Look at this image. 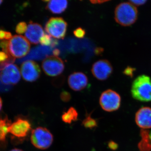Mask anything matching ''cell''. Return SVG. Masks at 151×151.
Instances as JSON below:
<instances>
[{
    "instance_id": "obj_34",
    "label": "cell",
    "mask_w": 151,
    "mask_h": 151,
    "mask_svg": "<svg viewBox=\"0 0 151 151\" xmlns=\"http://www.w3.org/2000/svg\"><path fill=\"white\" fill-rule=\"evenodd\" d=\"M3 2V1H1V0H0V5L2 4V3Z\"/></svg>"
},
{
    "instance_id": "obj_14",
    "label": "cell",
    "mask_w": 151,
    "mask_h": 151,
    "mask_svg": "<svg viewBox=\"0 0 151 151\" xmlns=\"http://www.w3.org/2000/svg\"><path fill=\"white\" fill-rule=\"evenodd\" d=\"M136 124L143 129L151 128V108L143 107L137 112L135 116Z\"/></svg>"
},
{
    "instance_id": "obj_20",
    "label": "cell",
    "mask_w": 151,
    "mask_h": 151,
    "mask_svg": "<svg viewBox=\"0 0 151 151\" xmlns=\"http://www.w3.org/2000/svg\"><path fill=\"white\" fill-rule=\"evenodd\" d=\"M27 27L26 23L22 22L19 23L16 27V32L19 34H22L25 33L27 29Z\"/></svg>"
},
{
    "instance_id": "obj_25",
    "label": "cell",
    "mask_w": 151,
    "mask_h": 151,
    "mask_svg": "<svg viewBox=\"0 0 151 151\" xmlns=\"http://www.w3.org/2000/svg\"><path fill=\"white\" fill-rule=\"evenodd\" d=\"M15 60V58H13L5 62L0 63V70H3L9 64L13 63L14 62Z\"/></svg>"
},
{
    "instance_id": "obj_17",
    "label": "cell",
    "mask_w": 151,
    "mask_h": 151,
    "mask_svg": "<svg viewBox=\"0 0 151 151\" xmlns=\"http://www.w3.org/2000/svg\"><path fill=\"white\" fill-rule=\"evenodd\" d=\"M78 115L77 110L73 107H71L67 111L63 113L61 119L65 124H70L78 120Z\"/></svg>"
},
{
    "instance_id": "obj_6",
    "label": "cell",
    "mask_w": 151,
    "mask_h": 151,
    "mask_svg": "<svg viewBox=\"0 0 151 151\" xmlns=\"http://www.w3.org/2000/svg\"><path fill=\"white\" fill-rule=\"evenodd\" d=\"M68 24L61 17H52L45 25V30L49 35L55 39H63L66 35Z\"/></svg>"
},
{
    "instance_id": "obj_16",
    "label": "cell",
    "mask_w": 151,
    "mask_h": 151,
    "mask_svg": "<svg viewBox=\"0 0 151 151\" xmlns=\"http://www.w3.org/2000/svg\"><path fill=\"white\" fill-rule=\"evenodd\" d=\"M12 124L6 115H0V146H4L9 128Z\"/></svg>"
},
{
    "instance_id": "obj_10",
    "label": "cell",
    "mask_w": 151,
    "mask_h": 151,
    "mask_svg": "<svg viewBox=\"0 0 151 151\" xmlns=\"http://www.w3.org/2000/svg\"><path fill=\"white\" fill-rule=\"evenodd\" d=\"M21 73L25 81L28 82H34L37 81L40 77V67L35 61L27 60L23 63L22 64Z\"/></svg>"
},
{
    "instance_id": "obj_28",
    "label": "cell",
    "mask_w": 151,
    "mask_h": 151,
    "mask_svg": "<svg viewBox=\"0 0 151 151\" xmlns=\"http://www.w3.org/2000/svg\"><path fill=\"white\" fill-rule=\"evenodd\" d=\"M108 147L110 149L112 150H116L117 147V144H115V142H110L108 143Z\"/></svg>"
},
{
    "instance_id": "obj_12",
    "label": "cell",
    "mask_w": 151,
    "mask_h": 151,
    "mask_svg": "<svg viewBox=\"0 0 151 151\" xmlns=\"http://www.w3.org/2000/svg\"><path fill=\"white\" fill-rule=\"evenodd\" d=\"M44 34L42 26L32 21L29 22L27 29L25 33V35L27 40L32 44L35 45L40 42L41 38Z\"/></svg>"
},
{
    "instance_id": "obj_9",
    "label": "cell",
    "mask_w": 151,
    "mask_h": 151,
    "mask_svg": "<svg viewBox=\"0 0 151 151\" xmlns=\"http://www.w3.org/2000/svg\"><path fill=\"white\" fill-rule=\"evenodd\" d=\"M21 73L18 67L12 63L6 66L0 72V81L3 84L12 86L19 81Z\"/></svg>"
},
{
    "instance_id": "obj_21",
    "label": "cell",
    "mask_w": 151,
    "mask_h": 151,
    "mask_svg": "<svg viewBox=\"0 0 151 151\" xmlns=\"http://www.w3.org/2000/svg\"><path fill=\"white\" fill-rule=\"evenodd\" d=\"M12 37V35L10 32L0 30V40H10Z\"/></svg>"
},
{
    "instance_id": "obj_13",
    "label": "cell",
    "mask_w": 151,
    "mask_h": 151,
    "mask_svg": "<svg viewBox=\"0 0 151 151\" xmlns=\"http://www.w3.org/2000/svg\"><path fill=\"white\" fill-rule=\"evenodd\" d=\"M68 81L70 89L75 91H80L86 88L88 79L84 73L75 72L69 76Z\"/></svg>"
},
{
    "instance_id": "obj_4",
    "label": "cell",
    "mask_w": 151,
    "mask_h": 151,
    "mask_svg": "<svg viewBox=\"0 0 151 151\" xmlns=\"http://www.w3.org/2000/svg\"><path fill=\"white\" fill-rule=\"evenodd\" d=\"M31 142L34 147L39 150L48 149L53 142V136L51 132L43 127H38L32 131Z\"/></svg>"
},
{
    "instance_id": "obj_3",
    "label": "cell",
    "mask_w": 151,
    "mask_h": 151,
    "mask_svg": "<svg viewBox=\"0 0 151 151\" xmlns=\"http://www.w3.org/2000/svg\"><path fill=\"white\" fill-rule=\"evenodd\" d=\"M31 130L30 121L27 118L19 116L11 124L9 128V133L12 135L13 141L20 143L24 141Z\"/></svg>"
},
{
    "instance_id": "obj_24",
    "label": "cell",
    "mask_w": 151,
    "mask_h": 151,
    "mask_svg": "<svg viewBox=\"0 0 151 151\" xmlns=\"http://www.w3.org/2000/svg\"><path fill=\"white\" fill-rule=\"evenodd\" d=\"M13 58L14 57L5 52L0 51V63L5 62Z\"/></svg>"
},
{
    "instance_id": "obj_7",
    "label": "cell",
    "mask_w": 151,
    "mask_h": 151,
    "mask_svg": "<svg viewBox=\"0 0 151 151\" xmlns=\"http://www.w3.org/2000/svg\"><path fill=\"white\" fill-rule=\"evenodd\" d=\"M101 108L107 112H113L120 107L121 97L117 92L111 89L104 91L101 94L99 100Z\"/></svg>"
},
{
    "instance_id": "obj_22",
    "label": "cell",
    "mask_w": 151,
    "mask_h": 151,
    "mask_svg": "<svg viewBox=\"0 0 151 151\" xmlns=\"http://www.w3.org/2000/svg\"><path fill=\"white\" fill-rule=\"evenodd\" d=\"M73 34L76 37L82 38L84 37L86 34L85 30L81 27H78L73 31Z\"/></svg>"
},
{
    "instance_id": "obj_26",
    "label": "cell",
    "mask_w": 151,
    "mask_h": 151,
    "mask_svg": "<svg viewBox=\"0 0 151 151\" xmlns=\"http://www.w3.org/2000/svg\"><path fill=\"white\" fill-rule=\"evenodd\" d=\"M147 1H130V2L134 5L139 6L145 4Z\"/></svg>"
},
{
    "instance_id": "obj_1",
    "label": "cell",
    "mask_w": 151,
    "mask_h": 151,
    "mask_svg": "<svg viewBox=\"0 0 151 151\" xmlns=\"http://www.w3.org/2000/svg\"><path fill=\"white\" fill-rule=\"evenodd\" d=\"M132 97L143 102L151 101V79L147 76L137 77L133 81L131 89Z\"/></svg>"
},
{
    "instance_id": "obj_29",
    "label": "cell",
    "mask_w": 151,
    "mask_h": 151,
    "mask_svg": "<svg viewBox=\"0 0 151 151\" xmlns=\"http://www.w3.org/2000/svg\"><path fill=\"white\" fill-rule=\"evenodd\" d=\"M108 1H90L92 4H101L103 3L107 2Z\"/></svg>"
},
{
    "instance_id": "obj_11",
    "label": "cell",
    "mask_w": 151,
    "mask_h": 151,
    "mask_svg": "<svg viewBox=\"0 0 151 151\" xmlns=\"http://www.w3.org/2000/svg\"><path fill=\"white\" fill-rule=\"evenodd\" d=\"M113 71V66L107 60H100L94 63L91 69L94 77L100 81L108 79Z\"/></svg>"
},
{
    "instance_id": "obj_32",
    "label": "cell",
    "mask_w": 151,
    "mask_h": 151,
    "mask_svg": "<svg viewBox=\"0 0 151 151\" xmlns=\"http://www.w3.org/2000/svg\"><path fill=\"white\" fill-rule=\"evenodd\" d=\"M3 102L1 98L0 97V111L1 110L2 108Z\"/></svg>"
},
{
    "instance_id": "obj_33",
    "label": "cell",
    "mask_w": 151,
    "mask_h": 151,
    "mask_svg": "<svg viewBox=\"0 0 151 151\" xmlns=\"http://www.w3.org/2000/svg\"><path fill=\"white\" fill-rule=\"evenodd\" d=\"M10 151H23L22 150H21V149H17V148H15L12 149V150H11Z\"/></svg>"
},
{
    "instance_id": "obj_30",
    "label": "cell",
    "mask_w": 151,
    "mask_h": 151,
    "mask_svg": "<svg viewBox=\"0 0 151 151\" xmlns=\"http://www.w3.org/2000/svg\"><path fill=\"white\" fill-rule=\"evenodd\" d=\"M60 53V51L58 49H55L53 50V54L54 56H58L59 55Z\"/></svg>"
},
{
    "instance_id": "obj_8",
    "label": "cell",
    "mask_w": 151,
    "mask_h": 151,
    "mask_svg": "<svg viewBox=\"0 0 151 151\" xmlns=\"http://www.w3.org/2000/svg\"><path fill=\"white\" fill-rule=\"evenodd\" d=\"M42 67L47 75L56 76L63 72L65 65L62 60L58 56L50 55L44 60L42 63Z\"/></svg>"
},
{
    "instance_id": "obj_5",
    "label": "cell",
    "mask_w": 151,
    "mask_h": 151,
    "mask_svg": "<svg viewBox=\"0 0 151 151\" xmlns=\"http://www.w3.org/2000/svg\"><path fill=\"white\" fill-rule=\"evenodd\" d=\"M30 48L29 42L23 36H14L9 41V52L11 55L15 58H20L25 56L29 52Z\"/></svg>"
},
{
    "instance_id": "obj_27",
    "label": "cell",
    "mask_w": 151,
    "mask_h": 151,
    "mask_svg": "<svg viewBox=\"0 0 151 151\" xmlns=\"http://www.w3.org/2000/svg\"><path fill=\"white\" fill-rule=\"evenodd\" d=\"M134 69L132 68H127L124 70V73L126 74V75L132 76V75H133V73L134 72Z\"/></svg>"
},
{
    "instance_id": "obj_23",
    "label": "cell",
    "mask_w": 151,
    "mask_h": 151,
    "mask_svg": "<svg viewBox=\"0 0 151 151\" xmlns=\"http://www.w3.org/2000/svg\"><path fill=\"white\" fill-rule=\"evenodd\" d=\"M71 95L70 93L66 91H63L60 94V100L64 103L69 102L71 99Z\"/></svg>"
},
{
    "instance_id": "obj_31",
    "label": "cell",
    "mask_w": 151,
    "mask_h": 151,
    "mask_svg": "<svg viewBox=\"0 0 151 151\" xmlns=\"http://www.w3.org/2000/svg\"><path fill=\"white\" fill-rule=\"evenodd\" d=\"M95 51L96 54H100V53H101V52L103 51V50H101V48H97L95 50Z\"/></svg>"
},
{
    "instance_id": "obj_2",
    "label": "cell",
    "mask_w": 151,
    "mask_h": 151,
    "mask_svg": "<svg viewBox=\"0 0 151 151\" xmlns=\"http://www.w3.org/2000/svg\"><path fill=\"white\" fill-rule=\"evenodd\" d=\"M137 17V9L131 3H121L115 9V20L123 26H129L133 24Z\"/></svg>"
},
{
    "instance_id": "obj_19",
    "label": "cell",
    "mask_w": 151,
    "mask_h": 151,
    "mask_svg": "<svg viewBox=\"0 0 151 151\" xmlns=\"http://www.w3.org/2000/svg\"><path fill=\"white\" fill-rule=\"evenodd\" d=\"M40 42L44 46H50L52 47H55L58 44V42L56 40L53 39L50 35L45 34L41 38Z\"/></svg>"
},
{
    "instance_id": "obj_18",
    "label": "cell",
    "mask_w": 151,
    "mask_h": 151,
    "mask_svg": "<svg viewBox=\"0 0 151 151\" xmlns=\"http://www.w3.org/2000/svg\"><path fill=\"white\" fill-rule=\"evenodd\" d=\"M82 126L86 129H92L97 127V122L96 120L91 117V114H86V117L81 123Z\"/></svg>"
},
{
    "instance_id": "obj_15",
    "label": "cell",
    "mask_w": 151,
    "mask_h": 151,
    "mask_svg": "<svg viewBox=\"0 0 151 151\" xmlns=\"http://www.w3.org/2000/svg\"><path fill=\"white\" fill-rule=\"evenodd\" d=\"M44 2H47V9L54 14L62 13L67 8L68 5V1L65 0L45 1Z\"/></svg>"
}]
</instances>
